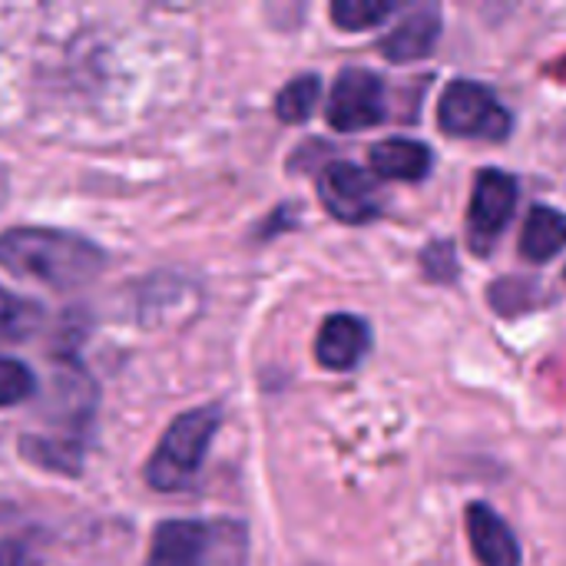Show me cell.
Returning <instances> with one entry per match:
<instances>
[{
	"mask_svg": "<svg viewBox=\"0 0 566 566\" xmlns=\"http://www.w3.org/2000/svg\"><path fill=\"white\" fill-rule=\"evenodd\" d=\"M0 566H30L27 551L17 541H0Z\"/></svg>",
	"mask_w": 566,
	"mask_h": 566,
	"instance_id": "obj_18",
	"label": "cell"
},
{
	"mask_svg": "<svg viewBox=\"0 0 566 566\" xmlns=\"http://www.w3.org/2000/svg\"><path fill=\"white\" fill-rule=\"evenodd\" d=\"M36 325H40V308L20 295H10L7 289H0V342L23 338Z\"/></svg>",
	"mask_w": 566,
	"mask_h": 566,
	"instance_id": "obj_16",
	"label": "cell"
},
{
	"mask_svg": "<svg viewBox=\"0 0 566 566\" xmlns=\"http://www.w3.org/2000/svg\"><path fill=\"white\" fill-rule=\"evenodd\" d=\"M63 385V408H50L40 434L23 438V454L40 461L43 468H56L76 474L83 464V434L90 428L93 411V388L83 375H70Z\"/></svg>",
	"mask_w": 566,
	"mask_h": 566,
	"instance_id": "obj_3",
	"label": "cell"
},
{
	"mask_svg": "<svg viewBox=\"0 0 566 566\" xmlns=\"http://www.w3.org/2000/svg\"><path fill=\"white\" fill-rule=\"evenodd\" d=\"M219 421H222V411L206 405V408H192L186 415H179L163 441L156 444L149 464H146V481L153 491H163V494H172V491H182L192 484V478L199 474L202 461H206V451L219 431Z\"/></svg>",
	"mask_w": 566,
	"mask_h": 566,
	"instance_id": "obj_2",
	"label": "cell"
},
{
	"mask_svg": "<svg viewBox=\"0 0 566 566\" xmlns=\"http://www.w3.org/2000/svg\"><path fill=\"white\" fill-rule=\"evenodd\" d=\"M209 527L196 521H166L156 527L146 566H206Z\"/></svg>",
	"mask_w": 566,
	"mask_h": 566,
	"instance_id": "obj_11",
	"label": "cell"
},
{
	"mask_svg": "<svg viewBox=\"0 0 566 566\" xmlns=\"http://www.w3.org/2000/svg\"><path fill=\"white\" fill-rule=\"evenodd\" d=\"M0 265L13 275L36 279L56 289L93 282L106 255L90 239L60 229H7L0 235Z\"/></svg>",
	"mask_w": 566,
	"mask_h": 566,
	"instance_id": "obj_1",
	"label": "cell"
},
{
	"mask_svg": "<svg viewBox=\"0 0 566 566\" xmlns=\"http://www.w3.org/2000/svg\"><path fill=\"white\" fill-rule=\"evenodd\" d=\"M468 541L481 566H521V544L511 524L488 504L468 507Z\"/></svg>",
	"mask_w": 566,
	"mask_h": 566,
	"instance_id": "obj_9",
	"label": "cell"
},
{
	"mask_svg": "<svg viewBox=\"0 0 566 566\" xmlns=\"http://www.w3.org/2000/svg\"><path fill=\"white\" fill-rule=\"evenodd\" d=\"M371 348V328L358 315H328L315 338V358L328 371H352Z\"/></svg>",
	"mask_w": 566,
	"mask_h": 566,
	"instance_id": "obj_8",
	"label": "cell"
},
{
	"mask_svg": "<svg viewBox=\"0 0 566 566\" xmlns=\"http://www.w3.org/2000/svg\"><path fill=\"white\" fill-rule=\"evenodd\" d=\"M566 249V216L554 206H534L524 232H521V252L531 262H547Z\"/></svg>",
	"mask_w": 566,
	"mask_h": 566,
	"instance_id": "obj_13",
	"label": "cell"
},
{
	"mask_svg": "<svg viewBox=\"0 0 566 566\" xmlns=\"http://www.w3.org/2000/svg\"><path fill=\"white\" fill-rule=\"evenodd\" d=\"M391 13H395V3H388V0H335L332 3V20L342 30H368V27H378Z\"/></svg>",
	"mask_w": 566,
	"mask_h": 566,
	"instance_id": "obj_15",
	"label": "cell"
},
{
	"mask_svg": "<svg viewBox=\"0 0 566 566\" xmlns=\"http://www.w3.org/2000/svg\"><path fill=\"white\" fill-rule=\"evenodd\" d=\"M385 119V83L378 73L352 66L342 70L328 96V126L338 133H358Z\"/></svg>",
	"mask_w": 566,
	"mask_h": 566,
	"instance_id": "obj_6",
	"label": "cell"
},
{
	"mask_svg": "<svg viewBox=\"0 0 566 566\" xmlns=\"http://www.w3.org/2000/svg\"><path fill=\"white\" fill-rule=\"evenodd\" d=\"M322 96V80L315 73H302L292 83L282 86V93L275 96V116L282 123H305Z\"/></svg>",
	"mask_w": 566,
	"mask_h": 566,
	"instance_id": "obj_14",
	"label": "cell"
},
{
	"mask_svg": "<svg viewBox=\"0 0 566 566\" xmlns=\"http://www.w3.org/2000/svg\"><path fill=\"white\" fill-rule=\"evenodd\" d=\"M368 159H371V169L381 179H401V182H418L434 166L431 146H424L421 139H401V136L375 143Z\"/></svg>",
	"mask_w": 566,
	"mask_h": 566,
	"instance_id": "obj_12",
	"label": "cell"
},
{
	"mask_svg": "<svg viewBox=\"0 0 566 566\" xmlns=\"http://www.w3.org/2000/svg\"><path fill=\"white\" fill-rule=\"evenodd\" d=\"M33 371L17 358H0V408H13L33 395Z\"/></svg>",
	"mask_w": 566,
	"mask_h": 566,
	"instance_id": "obj_17",
	"label": "cell"
},
{
	"mask_svg": "<svg viewBox=\"0 0 566 566\" xmlns=\"http://www.w3.org/2000/svg\"><path fill=\"white\" fill-rule=\"evenodd\" d=\"M517 209V179L504 169H484L471 192L468 209V239L478 255H484L497 235L507 229Z\"/></svg>",
	"mask_w": 566,
	"mask_h": 566,
	"instance_id": "obj_5",
	"label": "cell"
},
{
	"mask_svg": "<svg viewBox=\"0 0 566 566\" xmlns=\"http://www.w3.org/2000/svg\"><path fill=\"white\" fill-rule=\"evenodd\" d=\"M438 36H441V7L421 3L401 17V23L381 40V50L391 63H415L431 56Z\"/></svg>",
	"mask_w": 566,
	"mask_h": 566,
	"instance_id": "obj_10",
	"label": "cell"
},
{
	"mask_svg": "<svg viewBox=\"0 0 566 566\" xmlns=\"http://www.w3.org/2000/svg\"><path fill=\"white\" fill-rule=\"evenodd\" d=\"M318 199L332 219L348 222V226L371 222L381 212L378 186L371 182V176L365 169H358L352 163L325 166V172L318 176Z\"/></svg>",
	"mask_w": 566,
	"mask_h": 566,
	"instance_id": "obj_7",
	"label": "cell"
},
{
	"mask_svg": "<svg viewBox=\"0 0 566 566\" xmlns=\"http://www.w3.org/2000/svg\"><path fill=\"white\" fill-rule=\"evenodd\" d=\"M438 123L448 136L458 139H507L514 119L504 103L474 80H454L444 86L438 103Z\"/></svg>",
	"mask_w": 566,
	"mask_h": 566,
	"instance_id": "obj_4",
	"label": "cell"
}]
</instances>
